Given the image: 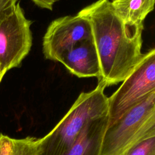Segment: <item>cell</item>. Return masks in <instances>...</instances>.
Returning <instances> with one entry per match:
<instances>
[{
    "mask_svg": "<svg viewBox=\"0 0 155 155\" xmlns=\"http://www.w3.org/2000/svg\"><path fill=\"white\" fill-rule=\"evenodd\" d=\"M108 122L107 114L87 124L64 155H101L102 139Z\"/></svg>",
    "mask_w": 155,
    "mask_h": 155,
    "instance_id": "8",
    "label": "cell"
},
{
    "mask_svg": "<svg viewBox=\"0 0 155 155\" xmlns=\"http://www.w3.org/2000/svg\"><path fill=\"white\" fill-rule=\"evenodd\" d=\"M4 74V73H0V74Z\"/></svg>",
    "mask_w": 155,
    "mask_h": 155,
    "instance_id": "15",
    "label": "cell"
},
{
    "mask_svg": "<svg viewBox=\"0 0 155 155\" xmlns=\"http://www.w3.org/2000/svg\"><path fill=\"white\" fill-rule=\"evenodd\" d=\"M155 91V50L144 53L140 62L122 81L118 89L108 97L111 125L131 108Z\"/></svg>",
    "mask_w": 155,
    "mask_h": 155,
    "instance_id": "4",
    "label": "cell"
},
{
    "mask_svg": "<svg viewBox=\"0 0 155 155\" xmlns=\"http://www.w3.org/2000/svg\"><path fill=\"white\" fill-rule=\"evenodd\" d=\"M111 4L125 24L137 26L143 24L147 16L153 10L154 0H113Z\"/></svg>",
    "mask_w": 155,
    "mask_h": 155,
    "instance_id": "9",
    "label": "cell"
},
{
    "mask_svg": "<svg viewBox=\"0 0 155 155\" xmlns=\"http://www.w3.org/2000/svg\"><path fill=\"white\" fill-rule=\"evenodd\" d=\"M91 38L88 21L76 15L53 20L43 37L42 51L45 59L58 62L61 56L78 42Z\"/></svg>",
    "mask_w": 155,
    "mask_h": 155,
    "instance_id": "6",
    "label": "cell"
},
{
    "mask_svg": "<svg viewBox=\"0 0 155 155\" xmlns=\"http://www.w3.org/2000/svg\"><path fill=\"white\" fill-rule=\"evenodd\" d=\"M39 138H14L0 134V155H39Z\"/></svg>",
    "mask_w": 155,
    "mask_h": 155,
    "instance_id": "10",
    "label": "cell"
},
{
    "mask_svg": "<svg viewBox=\"0 0 155 155\" xmlns=\"http://www.w3.org/2000/svg\"><path fill=\"white\" fill-rule=\"evenodd\" d=\"M58 62L78 78L98 79L101 74L99 58L91 38L78 42L64 52Z\"/></svg>",
    "mask_w": 155,
    "mask_h": 155,
    "instance_id": "7",
    "label": "cell"
},
{
    "mask_svg": "<svg viewBox=\"0 0 155 155\" xmlns=\"http://www.w3.org/2000/svg\"><path fill=\"white\" fill-rule=\"evenodd\" d=\"M128 155H155V137L140 143Z\"/></svg>",
    "mask_w": 155,
    "mask_h": 155,
    "instance_id": "11",
    "label": "cell"
},
{
    "mask_svg": "<svg viewBox=\"0 0 155 155\" xmlns=\"http://www.w3.org/2000/svg\"><path fill=\"white\" fill-rule=\"evenodd\" d=\"M18 0H0V22L12 10Z\"/></svg>",
    "mask_w": 155,
    "mask_h": 155,
    "instance_id": "12",
    "label": "cell"
},
{
    "mask_svg": "<svg viewBox=\"0 0 155 155\" xmlns=\"http://www.w3.org/2000/svg\"><path fill=\"white\" fill-rule=\"evenodd\" d=\"M4 74H0V82H1V81L2 80V78H3L4 76Z\"/></svg>",
    "mask_w": 155,
    "mask_h": 155,
    "instance_id": "14",
    "label": "cell"
},
{
    "mask_svg": "<svg viewBox=\"0 0 155 155\" xmlns=\"http://www.w3.org/2000/svg\"><path fill=\"white\" fill-rule=\"evenodd\" d=\"M105 88L97 84L94 90L79 95L55 127L39 138V155H64L87 124L108 114Z\"/></svg>",
    "mask_w": 155,
    "mask_h": 155,
    "instance_id": "2",
    "label": "cell"
},
{
    "mask_svg": "<svg viewBox=\"0 0 155 155\" xmlns=\"http://www.w3.org/2000/svg\"><path fill=\"white\" fill-rule=\"evenodd\" d=\"M31 21L17 2L0 22V73L20 65L32 45Z\"/></svg>",
    "mask_w": 155,
    "mask_h": 155,
    "instance_id": "5",
    "label": "cell"
},
{
    "mask_svg": "<svg viewBox=\"0 0 155 155\" xmlns=\"http://www.w3.org/2000/svg\"><path fill=\"white\" fill-rule=\"evenodd\" d=\"M37 6L50 10H53L54 4L59 0H31Z\"/></svg>",
    "mask_w": 155,
    "mask_h": 155,
    "instance_id": "13",
    "label": "cell"
},
{
    "mask_svg": "<svg viewBox=\"0 0 155 155\" xmlns=\"http://www.w3.org/2000/svg\"><path fill=\"white\" fill-rule=\"evenodd\" d=\"M112 1H113V0H112Z\"/></svg>",
    "mask_w": 155,
    "mask_h": 155,
    "instance_id": "16",
    "label": "cell"
},
{
    "mask_svg": "<svg viewBox=\"0 0 155 155\" xmlns=\"http://www.w3.org/2000/svg\"><path fill=\"white\" fill-rule=\"evenodd\" d=\"M78 15L90 24L101 69L97 84L106 88L122 82L143 56V24H125L114 12L110 0H98Z\"/></svg>",
    "mask_w": 155,
    "mask_h": 155,
    "instance_id": "1",
    "label": "cell"
},
{
    "mask_svg": "<svg viewBox=\"0 0 155 155\" xmlns=\"http://www.w3.org/2000/svg\"><path fill=\"white\" fill-rule=\"evenodd\" d=\"M155 137V91L108 126L101 155H128L142 142Z\"/></svg>",
    "mask_w": 155,
    "mask_h": 155,
    "instance_id": "3",
    "label": "cell"
}]
</instances>
